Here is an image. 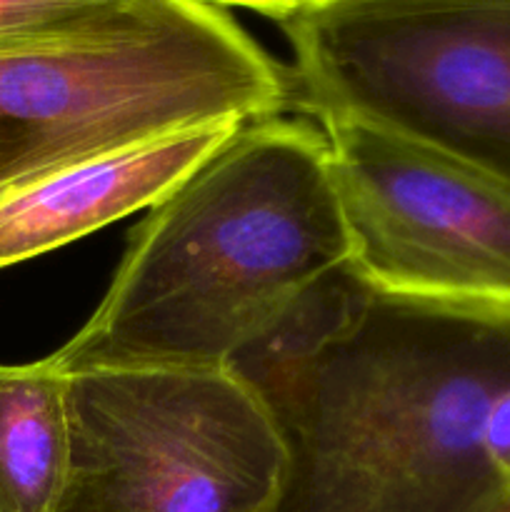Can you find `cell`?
<instances>
[{
    "mask_svg": "<svg viewBox=\"0 0 510 512\" xmlns=\"http://www.w3.org/2000/svg\"><path fill=\"white\" fill-rule=\"evenodd\" d=\"M283 443L273 512H498L485 418L510 385V308L405 298L350 265L228 365Z\"/></svg>",
    "mask_w": 510,
    "mask_h": 512,
    "instance_id": "6da1fadb",
    "label": "cell"
},
{
    "mask_svg": "<svg viewBox=\"0 0 510 512\" xmlns=\"http://www.w3.org/2000/svg\"><path fill=\"white\" fill-rule=\"evenodd\" d=\"M348 260L323 130L253 120L148 210L100 305L50 358L68 375L228 368Z\"/></svg>",
    "mask_w": 510,
    "mask_h": 512,
    "instance_id": "7a4b0ae2",
    "label": "cell"
},
{
    "mask_svg": "<svg viewBox=\"0 0 510 512\" xmlns=\"http://www.w3.org/2000/svg\"><path fill=\"white\" fill-rule=\"evenodd\" d=\"M293 108L285 65L225 8L123 0L0 43V188L220 120Z\"/></svg>",
    "mask_w": 510,
    "mask_h": 512,
    "instance_id": "3957f363",
    "label": "cell"
},
{
    "mask_svg": "<svg viewBox=\"0 0 510 512\" xmlns=\"http://www.w3.org/2000/svg\"><path fill=\"white\" fill-rule=\"evenodd\" d=\"M280 28L300 113L383 125L510 188V0H328Z\"/></svg>",
    "mask_w": 510,
    "mask_h": 512,
    "instance_id": "277c9868",
    "label": "cell"
},
{
    "mask_svg": "<svg viewBox=\"0 0 510 512\" xmlns=\"http://www.w3.org/2000/svg\"><path fill=\"white\" fill-rule=\"evenodd\" d=\"M68 423L55 512H273L278 503L283 443L230 368L70 373Z\"/></svg>",
    "mask_w": 510,
    "mask_h": 512,
    "instance_id": "5b68a950",
    "label": "cell"
},
{
    "mask_svg": "<svg viewBox=\"0 0 510 512\" xmlns=\"http://www.w3.org/2000/svg\"><path fill=\"white\" fill-rule=\"evenodd\" d=\"M348 265L405 298L510 308V188L443 150L323 115Z\"/></svg>",
    "mask_w": 510,
    "mask_h": 512,
    "instance_id": "8992f818",
    "label": "cell"
},
{
    "mask_svg": "<svg viewBox=\"0 0 510 512\" xmlns=\"http://www.w3.org/2000/svg\"><path fill=\"white\" fill-rule=\"evenodd\" d=\"M243 125H198L45 170L0 188V270L150 210Z\"/></svg>",
    "mask_w": 510,
    "mask_h": 512,
    "instance_id": "52a82bcc",
    "label": "cell"
},
{
    "mask_svg": "<svg viewBox=\"0 0 510 512\" xmlns=\"http://www.w3.org/2000/svg\"><path fill=\"white\" fill-rule=\"evenodd\" d=\"M68 460V375L50 355L0 365V512H55Z\"/></svg>",
    "mask_w": 510,
    "mask_h": 512,
    "instance_id": "ba28073f",
    "label": "cell"
},
{
    "mask_svg": "<svg viewBox=\"0 0 510 512\" xmlns=\"http://www.w3.org/2000/svg\"><path fill=\"white\" fill-rule=\"evenodd\" d=\"M123 0H0V43L68 28Z\"/></svg>",
    "mask_w": 510,
    "mask_h": 512,
    "instance_id": "9c48e42d",
    "label": "cell"
},
{
    "mask_svg": "<svg viewBox=\"0 0 510 512\" xmlns=\"http://www.w3.org/2000/svg\"><path fill=\"white\" fill-rule=\"evenodd\" d=\"M483 443L490 468L510 498V385L490 405Z\"/></svg>",
    "mask_w": 510,
    "mask_h": 512,
    "instance_id": "30bf717a",
    "label": "cell"
},
{
    "mask_svg": "<svg viewBox=\"0 0 510 512\" xmlns=\"http://www.w3.org/2000/svg\"><path fill=\"white\" fill-rule=\"evenodd\" d=\"M203 3L218 5V8L225 10H250V13H258L270 20H278V23H285V20L295 18V15L305 13L310 8H318V5L328 3V0H203Z\"/></svg>",
    "mask_w": 510,
    "mask_h": 512,
    "instance_id": "8fae6325",
    "label": "cell"
},
{
    "mask_svg": "<svg viewBox=\"0 0 510 512\" xmlns=\"http://www.w3.org/2000/svg\"><path fill=\"white\" fill-rule=\"evenodd\" d=\"M498 512H510V505H505V508H503V510H498Z\"/></svg>",
    "mask_w": 510,
    "mask_h": 512,
    "instance_id": "7c38bea8",
    "label": "cell"
}]
</instances>
